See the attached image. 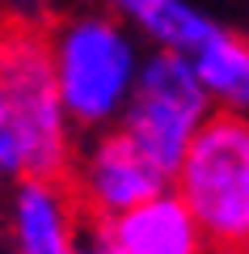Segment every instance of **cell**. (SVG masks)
<instances>
[{"mask_svg":"<svg viewBox=\"0 0 249 254\" xmlns=\"http://www.w3.org/2000/svg\"><path fill=\"white\" fill-rule=\"evenodd\" d=\"M0 174L21 178V136H17V123H13L4 98H0Z\"/></svg>","mask_w":249,"mask_h":254,"instance_id":"obj_10","label":"cell"},{"mask_svg":"<svg viewBox=\"0 0 249 254\" xmlns=\"http://www.w3.org/2000/svg\"><path fill=\"white\" fill-rule=\"evenodd\" d=\"M63 187L72 190L80 216L110 220V216H118V212H127V208H135V203L160 195V190H169L173 182L165 178L118 127H106L98 136H89V144L76 153Z\"/></svg>","mask_w":249,"mask_h":254,"instance_id":"obj_5","label":"cell"},{"mask_svg":"<svg viewBox=\"0 0 249 254\" xmlns=\"http://www.w3.org/2000/svg\"><path fill=\"white\" fill-rule=\"evenodd\" d=\"M101 4L127 30L144 34L156 51H178V55L199 51L211 38V30L220 26L190 0H101Z\"/></svg>","mask_w":249,"mask_h":254,"instance_id":"obj_8","label":"cell"},{"mask_svg":"<svg viewBox=\"0 0 249 254\" xmlns=\"http://www.w3.org/2000/svg\"><path fill=\"white\" fill-rule=\"evenodd\" d=\"M98 225L114 254H211L195 212L173 187Z\"/></svg>","mask_w":249,"mask_h":254,"instance_id":"obj_6","label":"cell"},{"mask_svg":"<svg viewBox=\"0 0 249 254\" xmlns=\"http://www.w3.org/2000/svg\"><path fill=\"white\" fill-rule=\"evenodd\" d=\"M173 190L195 212L211 254H241L249 216V115L211 110L182 153Z\"/></svg>","mask_w":249,"mask_h":254,"instance_id":"obj_3","label":"cell"},{"mask_svg":"<svg viewBox=\"0 0 249 254\" xmlns=\"http://www.w3.org/2000/svg\"><path fill=\"white\" fill-rule=\"evenodd\" d=\"M211 110L215 106L207 98V89L199 85L186 55L152 47V55H144V64H140L131 102H127L123 119L114 127L173 182L195 127Z\"/></svg>","mask_w":249,"mask_h":254,"instance_id":"obj_4","label":"cell"},{"mask_svg":"<svg viewBox=\"0 0 249 254\" xmlns=\"http://www.w3.org/2000/svg\"><path fill=\"white\" fill-rule=\"evenodd\" d=\"M241 254H249V216H245V242H241Z\"/></svg>","mask_w":249,"mask_h":254,"instance_id":"obj_11","label":"cell"},{"mask_svg":"<svg viewBox=\"0 0 249 254\" xmlns=\"http://www.w3.org/2000/svg\"><path fill=\"white\" fill-rule=\"evenodd\" d=\"M199 85L207 89L215 110L249 115V38L228 26H215L199 51L186 55Z\"/></svg>","mask_w":249,"mask_h":254,"instance_id":"obj_9","label":"cell"},{"mask_svg":"<svg viewBox=\"0 0 249 254\" xmlns=\"http://www.w3.org/2000/svg\"><path fill=\"white\" fill-rule=\"evenodd\" d=\"M51 68L72 131L98 136L123 119L140 76V38L114 13H68L47 26Z\"/></svg>","mask_w":249,"mask_h":254,"instance_id":"obj_1","label":"cell"},{"mask_svg":"<svg viewBox=\"0 0 249 254\" xmlns=\"http://www.w3.org/2000/svg\"><path fill=\"white\" fill-rule=\"evenodd\" d=\"M80 208L63 182L21 178L13 190V250L17 254H72Z\"/></svg>","mask_w":249,"mask_h":254,"instance_id":"obj_7","label":"cell"},{"mask_svg":"<svg viewBox=\"0 0 249 254\" xmlns=\"http://www.w3.org/2000/svg\"><path fill=\"white\" fill-rule=\"evenodd\" d=\"M0 98L21 136V178L63 182L76 161V131L59 102L47 26L0 21Z\"/></svg>","mask_w":249,"mask_h":254,"instance_id":"obj_2","label":"cell"}]
</instances>
